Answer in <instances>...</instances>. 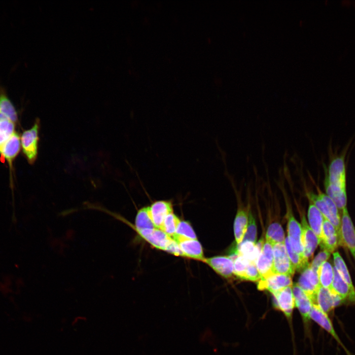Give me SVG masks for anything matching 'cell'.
I'll list each match as a JSON object with an SVG mask.
<instances>
[{
  "mask_svg": "<svg viewBox=\"0 0 355 355\" xmlns=\"http://www.w3.org/2000/svg\"><path fill=\"white\" fill-rule=\"evenodd\" d=\"M346 151L332 158L328 167H324L323 183L325 194L341 212L347 208V204Z\"/></svg>",
  "mask_w": 355,
  "mask_h": 355,
  "instance_id": "1",
  "label": "cell"
},
{
  "mask_svg": "<svg viewBox=\"0 0 355 355\" xmlns=\"http://www.w3.org/2000/svg\"><path fill=\"white\" fill-rule=\"evenodd\" d=\"M39 129V121L36 119L33 127L23 131L20 137L22 152L31 164L35 163L37 156Z\"/></svg>",
  "mask_w": 355,
  "mask_h": 355,
  "instance_id": "2",
  "label": "cell"
},
{
  "mask_svg": "<svg viewBox=\"0 0 355 355\" xmlns=\"http://www.w3.org/2000/svg\"><path fill=\"white\" fill-rule=\"evenodd\" d=\"M273 273L292 276L295 269L290 260L284 243L273 246Z\"/></svg>",
  "mask_w": 355,
  "mask_h": 355,
  "instance_id": "3",
  "label": "cell"
},
{
  "mask_svg": "<svg viewBox=\"0 0 355 355\" xmlns=\"http://www.w3.org/2000/svg\"><path fill=\"white\" fill-rule=\"evenodd\" d=\"M344 300L329 288L319 287L313 302L327 314L335 308L345 303Z\"/></svg>",
  "mask_w": 355,
  "mask_h": 355,
  "instance_id": "4",
  "label": "cell"
},
{
  "mask_svg": "<svg viewBox=\"0 0 355 355\" xmlns=\"http://www.w3.org/2000/svg\"><path fill=\"white\" fill-rule=\"evenodd\" d=\"M271 293L273 295L275 308L282 312L288 319H290L295 306L292 285L285 287Z\"/></svg>",
  "mask_w": 355,
  "mask_h": 355,
  "instance_id": "5",
  "label": "cell"
},
{
  "mask_svg": "<svg viewBox=\"0 0 355 355\" xmlns=\"http://www.w3.org/2000/svg\"><path fill=\"white\" fill-rule=\"evenodd\" d=\"M341 233L343 246L347 248L355 260V228L347 207L342 212Z\"/></svg>",
  "mask_w": 355,
  "mask_h": 355,
  "instance_id": "6",
  "label": "cell"
},
{
  "mask_svg": "<svg viewBox=\"0 0 355 355\" xmlns=\"http://www.w3.org/2000/svg\"><path fill=\"white\" fill-rule=\"evenodd\" d=\"M177 243L184 257L204 261L202 247L197 239L184 238L177 234L172 237Z\"/></svg>",
  "mask_w": 355,
  "mask_h": 355,
  "instance_id": "7",
  "label": "cell"
},
{
  "mask_svg": "<svg viewBox=\"0 0 355 355\" xmlns=\"http://www.w3.org/2000/svg\"><path fill=\"white\" fill-rule=\"evenodd\" d=\"M297 284L313 304L320 284L318 273L312 269L310 264L302 271Z\"/></svg>",
  "mask_w": 355,
  "mask_h": 355,
  "instance_id": "8",
  "label": "cell"
},
{
  "mask_svg": "<svg viewBox=\"0 0 355 355\" xmlns=\"http://www.w3.org/2000/svg\"><path fill=\"white\" fill-rule=\"evenodd\" d=\"M137 232L151 245L165 251L174 240L172 237L158 228L144 229Z\"/></svg>",
  "mask_w": 355,
  "mask_h": 355,
  "instance_id": "9",
  "label": "cell"
},
{
  "mask_svg": "<svg viewBox=\"0 0 355 355\" xmlns=\"http://www.w3.org/2000/svg\"><path fill=\"white\" fill-rule=\"evenodd\" d=\"M302 233L301 224L295 219L291 212L288 213L287 238L293 249L302 257L306 259L304 256V248L302 242Z\"/></svg>",
  "mask_w": 355,
  "mask_h": 355,
  "instance_id": "10",
  "label": "cell"
},
{
  "mask_svg": "<svg viewBox=\"0 0 355 355\" xmlns=\"http://www.w3.org/2000/svg\"><path fill=\"white\" fill-rule=\"evenodd\" d=\"M256 265L260 275V279H264L273 273V245L265 241L262 251L256 261Z\"/></svg>",
  "mask_w": 355,
  "mask_h": 355,
  "instance_id": "11",
  "label": "cell"
},
{
  "mask_svg": "<svg viewBox=\"0 0 355 355\" xmlns=\"http://www.w3.org/2000/svg\"><path fill=\"white\" fill-rule=\"evenodd\" d=\"M301 225L304 256L308 260L309 258L313 256L320 242L317 236L308 225L304 213L302 215Z\"/></svg>",
  "mask_w": 355,
  "mask_h": 355,
  "instance_id": "12",
  "label": "cell"
},
{
  "mask_svg": "<svg viewBox=\"0 0 355 355\" xmlns=\"http://www.w3.org/2000/svg\"><path fill=\"white\" fill-rule=\"evenodd\" d=\"M319 245L322 250L330 253L333 252L340 246L339 239L335 227L324 217L322 225V238Z\"/></svg>",
  "mask_w": 355,
  "mask_h": 355,
  "instance_id": "13",
  "label": "cell"
},
{
  "mask_svg": "<svg viewBox=\"0 0 355 355\" xmlns=\"http://www.w3.org/2000/svg\"><path fill=\"white\" fill-rule=\"evenodd\" d=\"M292 285L291 277L283 274H273L264 279H260L257 288L260 290H267L271 293Z\"/></svg>",
  "mask_w": 355,
  "mask_h": 355,
  "instance_id": "14",
  "label": "cell"
},
{
  "mask_svg": "<svg viewBox=\"0 0 355 355\" xmlns=\"http://www.w3.org/2000/svg\"><path fill=\"white\" fill-rule=\"evenodd\" d=\"M149 211L154 224L161 230L166 217L173 213V204L170 201H157L149 206Z\"/></svg>",
  "mask_w": 355,
  "mask_h": 355,
  "instance_id": "15",
  "label": "cell"
},
{
  "mask_svg": "<svg viewBox=\"0 0 355 355\" xmlns=\"http://www.w3.org/2000/svg\"><path fill=\"white\" fill-rule=\"evenodd\" d=\"M20 136L16 132L0 144V154L10 167L21 149Z\"/></svg>",
  "mask_w": 355,
  "mask_h": 355,
  "instance_id": "16",
  "label": "cell"
},
{
  "mask_svg": "<svg viewBox=\"0 0 355 355\" xmlns=\"http://www.w3.org/2000/svg\"><path fill=\"white\" fill-rule=\"evenodd\" d=\"M334 277L330 290L339 295L345 301L355 304V289H352L333 266Z\"/></svg>",
  "mask_w": 355,
  "mask_h": 355,
  "instance_id": "17",
  "label": "cell"
},
{
  "mask_svg": "<svg viewBox=\"0 0 355 355\" xmlns=\"http://www.w3.org/2000/svg\"><path fill=\"white\" fill-rule=\"evenodd\" d=\"M203 262L225 278L231 277L234 274L233 262L228 256H218L205 258Z\"/></svg>",
  "mask_w": 355,
  "mask_h": 355,
  "instance_id": "18",
  "label": "cell"
},
{
  "mask_svg": "<svg viewBox=\"0 0 355 355\" xmlns=\"http://www.w3.org/2000/svg\"><path fill=\"white\" fill-rule=\"evenodd\" d=\"M292 291L295 299V306L300 311L304 322L307 323L310 319V313L313 303L309 297L297 283L292 285Z\"/></svg>",
  "mask_w": 355,
  "mask_h": 355,
  "instance_id": "19",
  "label": "cell"
},
{
  "mask_svg": "<svg viewBox=\"0 0 355 355\" xmlns=\"http://www.w3.org/2000/svg\"><path fill=\"white\" fill-rule=\"evenodd\" d=\"M310 318L330 334L342 347H344L328 315L317 305L313 304L310 313Z\"/></svg>",
  "mask_w": 355,
  "mask_h": 355,
  "instance_id": "20",
  "label": "cell"
},
{
  "mask_svg": "<svg viewBox=\"0 0 355 355\" xmlns=\"http://www.w3.org/2000/svg\"><path fill=\"white\" fill-rule=\"evenodd\" d=\"M308 217L310 227L317 236L320 243L322 238L324 217L314 204L310 201Z\"/></svg>",
  "mask_w": 355,
  "mask_h": 355,
  "instance_id": "21",
  "label": "cell"
},
{
  "mask_svg": "<svg viewBox=\"0 0 355 355\" xmlns=\"http://www.w3.org/2000/svg\"><path fill=\"white\" fill-rule=\"evenodd\" d=\"M248 222V213L244 210H238L234 223V231L237 245L240 244L247 231Z\"/></svg>",
  "mask_w": 355,
  "mask_h": 355,
  "instance_id": "22",
  "label": "cell"
},
{
  "mask_svg": "<svg viewBox=\"0 0 355 355\" xmlns=\"http://www.w3.org/2000/svg\"><path fill=\"white\" fill-rule=\"evenodd\" d=\"M0 112L15 123L18 120V113L15 106L8 97L5 88L0 85Z\"/></svg>",
  "mask_w": 355,
  "mask_h": 355,
  "instance_id": "23",
  "label": "cell"
},
{
  "mask_svg": "<svg viewBox=\"0 0 355 355\" xmlns=\"http://www.w3.org/2000/svg\"><path fill=\"white\" fill-rule=\"evenodd\" d=\"M134 228L136 232L144 229L157 228L151 219L149 206L144 207L138 211Z\"/></svg>",
  "mask_w": 355,
  "mask_h": 355,
  "instance_id": "24",
  "label": "cell"
},
{
  "mask_svg": "<svg viewBox=\"0 0 355 355\" xmlns=\"http://www.w3.org/2000/svg\"><path fill=\"white\" fill-rule=\"evenodd\" d=\"M318 275L320 285L330 289L334 277L333 266L332 264L327 261L324 262L320 267Z\"/></svg>",
  "mask_w": 355,
  "mask_h": 355,
  "instance_id": "25",
  "label": "cell"
},
{
  "mask_svg": "<svg viewBox=\"0 0 355 355\" xmlns=\"http://www.w3.org/2000/svg\"><path fill=\"white\" fill-rule=\"evenodd\" d=\"M266 241L273 246L276 244L284 243V233L280 223L275 222L269 226L266 233Z\"/></svg>",
  "mask_w": 355,
  "mask_h": 355,
  "instance_id": "26",
  "label": "cell"
},
{
  "mask_svg": "<svg viewBox=\"0 0 355 355\" xmlns=\"http://www.w3.org/2000/svg\"><path fill=\"white\" fill-rule=\"evenodd\" d=\"M237 248L240 255L244 256L250 262L256 263L261 252L256 248L255 244L249 241L242 242L237 245Z\"/></svg>",
  "mask_w": 355,
  "mask_h": 355,
  "instance_id": "27",
  "label": "cell"
},
{
  "mask_svg": "<svg viewBox=\"0 0 355 355\" xmlns=\"http://www.w3.org/2000/svg\"><path fill=\"white\" fill-rule=\"evenodd\" d=\"M284 244L288 257L295 270L302 271L310 264L308 260L302 257L293 249L287 237L285 239Z\"/></svg>",
  "mask_w": 355,
  "mask_h": 355,
  "instance_id": "28",
  "label": "cell"
},
{
  "mask_svg": "<svg viewBox=\"0 0 355 355\" xmlns=\"http://www.w3.org/2000/svg\"><path fill=\"white\" fill-rule=\"evenodd\" d=\"M333 256L334 266L335 268L349 286L352 289H355L348 268L340 254L338 251L334 252Z\"/></svg>",
  "mask_w": 355,
  "mask_h": 355,
  "instance_id": "29",
  "label": "cell"
},
{
  "mask_svg": "<svg viewBox=\"0 0 355 355\" xmlns=\"http://www.w3.org/2000/svg\"><path fill=\"white\" fill-rule=\"evenodd\" d=\"M180 221V220L178 217L173 213H172L165 218L161 230L171 237H172L176 234Z\"/></svg>",
  "mask_w": 355,
  "mask_h": 355,
  "instance_id": "30",
  "label": "cell"
},
{
  "mask_svg": "<svg viewBox=\"0 0 355 355\" xmlns=\"http://www.w3.org/2000/svg\"><path fill=\"white\" fill-rule=\"evenodd\" d=\"M15 123L8 119L0 121V144L15 132Z\"/></svg>",
  "mask_w": 355,
  "mask_h": 355,
  "instance_id": "31",
  "label": "cell"
},
{
  "mask_svg": "<svg viewBox=\"0 0 355 355\" xmlns=\"http://www.w3.org/2000/svg\"><path fill=\"white\" fill-rule=\"evenodd\" d=\"M256 236L257 227L255 221L250 212L248 214V222L247 230L242 242L249 241L256 244Z\"/></svg>",
  "mask_w": 355,
  "mask_h": 355,
  "instance_id": "32",
  "label": "cell"
},
{
  "mask_svg": "<svg viewBox=\"0 0 355 355\" xmlns=\"http://www.w3.org/2000/svg\"><path fill=\"white\" fill-rule=\"evenodd\" d=\"M250 261L240 255L233 262V273L237 277L243 279L246 268Z\"/></svg>",
  "mask_w": 355,
  "mask_h": 355,
  "instance_id": "33",
  "label": "cell"
},
{
  "mask_svg": "<svg viewBox=\"0 0 355 355\" xmlns=\"http://www.w3.org/2000/svg\"><path fill=\"white\" fill-rule=\"evenodd\" d=\"M184 238L197 239V236L191 225L187 221H180L176 234Z\"/></svg>",
  "mask_w": 355,
  "mask_h": 355,
  "instance_id": "34",
  "label": "cell"
},
{
  "mask_svg": "<svg viewBox=\"0 0 355 355\" xmlns=\"http://www.w3.org/2000/svg\"><path fill=\"white\" fill-rule=\"evenodd\" d=\"M261 277L256 267V263L249 262L246 268L243 280L256 282L259 281Z\"/></svg>",
  "mask_w": 355,
  "mask_h": 355,
  "instance_id": "35",
  "label": "cell"
},
{
  "mask_svg": "<svg viewBox=\"0 0 355 355\" xmlns=\"http://www.w3.org/2000/svg\"><path fill=\"white\" fill-rule=\"evenodd\" d=\"M330 253L329 252L325 250H322L313 259L311 264H310L312 269L318 273V271L320 267L327 260L330 256Z\"/></svg>",
  "mask_w": 355,
  "mask_h": 355,
  "instance_id": "36",
  "label": "cell"
},
{
  "mask_svg": "<svg viewBox=\"0 0 355 355\" xmlns=\"http://www.w3.org/2000/svg\"><path fill=\"white\" fill-rule=\"evenodd\" d=\"M353 1H352L350 0H342L341 1V3L342 5L345 7H349L352 4Z\"/></svg>",
  "mask_w": 355,
  "mask_h": 355,
  "instance_id": "37",
  "label": "cell"
},
{
  "mask_svg": "<svg viewBox=\"0 0 355 355\" xmlns=\"http://www.w3.org/2000/svg\"><path fill=\"white\" fill-rule=\"evenodd\" d=\"M8 119L6 116L0 112V121L4 119Z\"/></svg>",
  "mask_w": 355,
  "mask_h": 355,
  "instance_id": "38",
  "label": "cell"
},
{
  "mask_svg": "<svg viewBox=\"0 0 355 355\" xmlns=\"http://www.w3.org/2000/svg\"><path fill=\"white\" fill-rule=\"evenodd\" d=\"M352 4H353V5H354V6L355 7V1H353Z\"/></svg>",
  "mask_w": 355,
  "mask_h": 355,
  "instance_id": "39",
  "label": "cell"
}]
</instances>
